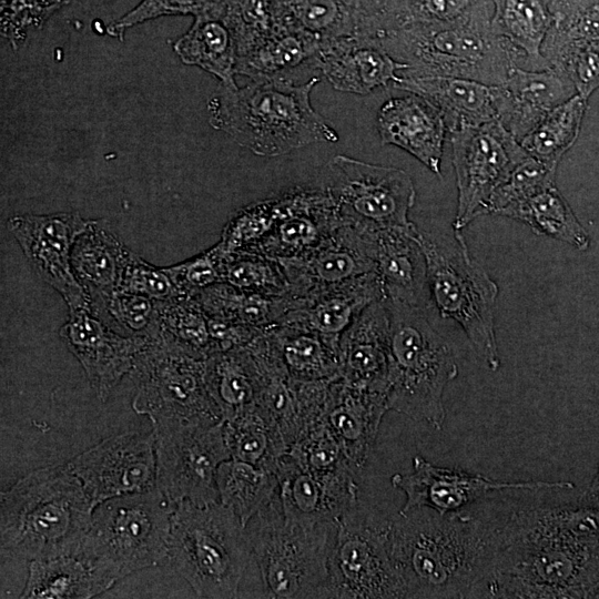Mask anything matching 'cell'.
<instances>
[{"label":"cell","instance_id":"484cf974","mask_svg":"<svg viewBox=\"0 0 599 599\" xmlns=\"http://www.w3.org/2000/svg\"><path fill=\"white\" fill-rule=\"evenodd\" d=\"M377 130L382 144L405 150L441 177L447 128L440 112L428 100L412 92L388 99L378 111Z\"/></svg>","mask_w":599,"mask_h":599},{"label":"cell","instance_id":"7c38bea8","mask_svg":"<svg viewBox=\"0 0 599 599\" xmlns=\"http://www.w3.org/2000/svg\"><path fill=\"white\" fill-rule=\"evenodd\" d=\"M129 376L134 385L132 408L151 422L223 420L206 387L205 359L191 355L161 333L139 352Z\"/></svg>","mask_w":599,"mask_h":599},{"label":"cell","instance_id":"74e56055","mask_svg":"<svg viewBox=\"0 0 599 599\" xmlns=\"http://www.w3.org/2000/svg\"><path fill=\"white\" fill-rule=\"evenodd\" d=\"M494 31L507 40L530 70L549 68L542 44L552 24L550 0H490Z\"/></svg>","mask_w":599,"mask_h":599},{"label":"cell","instance_id":"5bb4252c","mask_svg":"<svg viewBox=\"0 0 599 599\" xmlns=\"http://www.w3.org/2000/svg\"><path fill=\"white\" fill-rule=\"evenodd\" d=\"M324 189L343 224L361 230L406 226L416 191L398 167L335 155L326 165Z\"/></svg>","mask_w":599,"mask_h":599},{"label":"cell","instance_id":"7dc6e473","mask_svg":"<svg viewBox=\"0 0 599 599\" xmlns=\"http://www.w3.org/2000/svg\"><path fill=\"white\" fill-rule=\"evenodd\" d=\"M542 54L550 67L568 77L582 98L588 100L599 88V40L567 42Z\"/></svg>","mask_w":599,"mask_h":599},{"label":"cell","instance_id":"4316f807","mask_svg":"<svg viewBox=\"0 0 599 599\" xmlns=\"http://www.w3.org/2000/svg\"><path fill=\"white\" fill-rule=\"evenodd\" d=\"M405 68L370 37L351 35L324 41L318 52L319 72L337 91L368 94L393 84Z\"/></svg>","mask_w":599,"mask_h":599},{"label":"cell","instance_id":"2e32d148","mask_svg":"<svg viewBox=\"0 0 599 599\" xmlns=\"http://www.w3.org/2000/svg\"><path fill=\"white\" fill-rule=\"evenodd\" d=\"M65 465L81 481L93 507L113 497L158 487L153 430L109 436Z\"/></svg>","mask_w":599,"mask_h":599},{"label":"cell","instance_id":"f907efd6","mask_svg":"<svg viewBox=\"0 0 599 599\" xmlns=\"http://www.w3.org/2000/svg\"><path fill=\"white\" fill-rule=\"evenodd\" d=\"M556 172L557 167L527 155L494 192L487 214L500 215L507 207L554 184Z\"/></svg>","mask_w":599,"mask_h":599},{"label":"cell","instance_id":"44dd1931","mask_svg":"<svg viewBox=\"0 0 599 599\" xmlns=\"http://www.w3.org/2000/svg\"><path fill=\"white\" fill-rule=\"evenodd\" d=\"M276 475L282 511L288 519L336 522L359 504V486L351 469L309 470L285 454L277 464Z\"/></svg>","mask_w":599,"mask_h":599},{"label":"cell","instance_id":"e575fe53","mask_svg":"<svg viewBox=\"0 0 599 599\" xmlns=\"http://www.w3.org/2000/svg\"><path fill=\"white\" fill-rule=\"evenodd\" d=\"M224 10L195 17L190 29L173 43V50L184 64L199 67L220 83L235 87L237 48Z\"/></svg>","mask_w":599,"mask_h":599},{"label":"cell","instance_id":"7a4b0ae2","mask_svg":"<svg viewBox=\"0 0 599 599\" xmlns=\"http://www.w3.org/2000/svg\"><path fill=\"white\" fill-rule=\"evenodd\" d=\"M319 81V77L304 82L251 80L242 88L220 83L207 101L209 123L260 156L334 143L337 132L311 103V92Z\"/></svg>","mask_w":599,"mask_h":599},{"label":"cell","instance_id":"d4e9b609","mask_svg":"<svg viewBox=\"0 0 599 599\" xmlns=\"http://www.w3.org/2000/svg\"><path fill=\"white\" fill-rule=\"evenodd\" d=\"M367 231L385 298L423 308L429 305L426 258L417 226L410 222Z\"/></svg>","mask_w":599,"mask_h":599},{"label":"cell","instance_id":"db71d44e","mask_svg":"<svg viewBox=\"0 0 599 599\" xmlns=\"http://www.w3.org/2000/svg\"><path fill=\"white\" fill-rule=\"evenodd\" d=\"M118 288L164 302L181 295L164 267H158L128 251Z\"/></svg>","mask_w":599,"mask_h":599},{"label":"cell","instance_id":"d6986e66","mask_svg":"<svg viewBox=\"0 0 599 599\" xmlns=\"http://www.w3.org/2000/svg\"><path fill=\"white\" fill-rule=\"evenodd\" d=\"M59 334L103 403L121 379L129 375L136 355L149 341L121 335L90 308L69 311L68 321Z\"/></svg>","mask_w":599,"mask_h":599},{"label":"cell","instance_id":"11a10c76","mask_svg":"<svg viewBox=\"0 0 599 599\" xmlns=\"http://www.w3.org/2000/svg\"><path fill=\"white\" fill-rule=\"evenodd\" d=\"M223 256L224 251L216 243L201 254L164 268L181 295L194 296L200 291L223 282Z\"/></svg>","mask_w":599,"mask_h":599},{"label":"cell","instance_id":"f5cc1de1","mask_svg":"<svg viewBox=\"0 0 599 599\" xmlns=\"http://www.w3.org/2000/svg\"><path fill=\"white\" fill-rule=\"evenodd\" d=\"M224 18L233 32L237 55L250 50L273 29L270 0H229Z\"/></svg>","mask_w":599,"mask_h":599},{"label":"cell","instance_id":"836d02e7","mask_svg":"<svg viewBox=\"0 0 599 599\" xmlns=\"http://www.w3.org/2000/svg\"><path fill=\"white\" fill-rule=\"evenodd\" d=\"M288 376L298 382L339 377V338L287 324L265 329Z\"/></svg>","mask_w":599,"mask_h":599},{"label":"cell","instance_id":"681fc988","mask_svg":"<svg viewBox=\"0 0 599 599\" xmlns=\"http://www.w3.org/2000/svg\"><path fill=\"white\" fill-rule=\"evenodd\" d=\"M287 455L300 467L309 470H352L341 443L324 418L303 432L293 443Z\"/></svg>","mask_w":599,"mask_h":599},{"label":"cell","instance_id":"5b68a950","mask_svg":"<svg viewBox=\"0 0 599 599\" xmlns=\"http://www.w3.org/2000/svg\"><path fill=\"white\" fill-rule=\"evenodd\" d=\"M252 557L246 528L230 508L175 504L166 558L199 598H237Z\"/></svg>","mask_w":599,"mask_h":599},{"label":"cell","instance_id":"ac0fdd59","mask_svg":"<svg viewBox=\"0 0 599 599\" xmlns=\"http://www.w3.org/2000/svg\"><path fill=\"white\" fill-rule=\"evenodd\" d=\"M413 471L396 473L390 477L394 488L402 490L405 504L398 510L405 514L417 508H430L439 514L458 512L477 506L494 491L539 489L556 487L568 481H501L461 469L439 467L420 455L412 459Z\"/></svg>","mask_w":599,"mask_h":599},{"label":"cell","instance_id":"ba28073f","mask_svg":"<svg viewBox=\"0 0 599 599\" xmlns=\"http://www.w3.org/2000/svg\"><path fill=\"white\" fill-rule=\"evenodd\" d=\"M417 237L426 258L430 303L441 317L458 323L485 365L498 370L494 322L497 283L473 258L461 231L436 236L418 229Z\"/></svg>","mask_w":599,"mask_h":599},{"label":"cell","instance_id":"f546056e","mask_svg":"<svg viewBox=\"0 0 599 599\" xmlns=\"http://www.w3.org/2000/svg\"><path fill=\"white\" fill-rule=\"evenodd\" d=\"M301 300L302 304L288 311L278 324L341 337L366 306L385 300V293L377 273L373 271Z\"/></svg>","mask_w":599,"mask_h":599},{"label":"cell","instance_id":"52a82bcc","mask_svg":"<svg viewBox=\"0 0 599 599\" xmlns=\"http://www.w3.org/2000/svg\"><path fill=\"white\" fill-rule=\"evenodd\" d=\"M245 528L265 598H319L328 577L336 522L288 519L276 494Z\"/></svg>","mask_w":599,"mask_h":599},{"label":"cell","instance_id":"83f0119b","mask_svg":"<svg viewBox=\"0 0 599 599\" xmlns=\"http://www.w3.org/2000/svg\"><path fill=\"white\" fill-rule=\"evenodd\" d=\"M339 377L354 386L387 393L389 313L385 300L366 306L339 338Z\"/></svg>","mask_w":599,"mask_h":599},{"label":"cell","instance_id":"c3c4849f","mask_svg":"<svg viewBox=\"0 0 599 599\" xmlns=\"http://www.w3.org/2000/svg\"><path fill=\"white\" fill-rule=\"evenodd\" d=\"M278 196L250 204L234 213L222 232L225 253L250 251L271 231L278 214Z\"/></svg>","mask_w":599,"mask_h":599},{"label":"cell","instance_id":"ffe728a7","mask_svg":"<svg viewBox=\"0 0 599 599\" xmlns=\"http://www.w3.org/2000/svg\"><path fill=\"white\" fill-rule=\"evenodd\" d=\"M290 284L288 295L307 298L375 271L367 230L339 225L308 253L280 260Z\"/></svg>","mask_w":599,"mask_h":599},{"label":"cell","instance_id":"4fadbf2b","mask_svg":"<svg viewBox=\"0 0 599 599\" xmlns=\"http://www.w3.org/2000/svg\"><path fill=\"white\" fill-rule=\"evenodd\" d=\"M155 438L156 485L174 505L219 501L216 473L231 457L224 420L160 419L151 422Z\"/></svg>","mask_w":599,"mask_h":599},{"label":"cell","instance_id":"6da1fadb","mask_svg":"<svg viewBox=\"0 0 599 599\" xmlns=\"http://www.w3.org/2000/svg\"><path fill=\"white\" fill-rule=\"evenodd\" d=\"M390 550L407 598H490L498 546L484 501L458 512H398Z\"/></svg>","mask_w":599,"mask_h":599},{"label":"cell","instance_id":"7bdbcfd3","mask_svg":"<svg viewBox=\"0 0 599 599\" xmlns=\"http://www.w3.org/2000/svg\"><path fill=\"white\" fill-rule=\"evenodd\" d=\"M158 304L164 337L201 359L216 353L209 316L195 296L179 295Z\"/></svg>","mask_w":599,"mask_h":599},{"label":"cell","instance_id":"d6a6232c","mask_svg":"<svg viewBox=\"0 0 599 599\" xmlns=\"http://www.w3.org/2000/svg\"><path fill=\"white\" fill-rule=\"evenodd\" d=\"M128 251L105 220H89L72 247L71 266L90 304L118 288Z\"/></svg>","mask_w":599,"mask_h":599},{"label":"cell","instance_id":"4dcf8cb0","mask_svg":"<svg viewBox=\"0 0 599 599\" xmlns=\"http://www.w3.org/2000/svg\"><path fill=\"white\" fill-rule=\"evenodd\" d=\"M118 581L97 561L79 552L30 561L20 598L88 599Z\"/></svg>","mask_w":599,"mask_h":599},{"label":"cell","instance_id":"8992f818","mask_svg":"<svg viewBox=\"0 0 599 599\" xmlns=\"http://www.w3.org/2000/svg\"><path fill=\"white\" fill-rule=\"evenodd\" d=\"M389 313V410L441 429L447 384L458 375L455 355L423 307L385 298Z\"/></svg>","mask_w":599,"mask_h":599},{"label":"cell","instance_id":"ee69618b","mask_svg":"<svg viewBox=\"0 0 599 599\" xmlns=\"http://www.w3.org/2000/svg\"><path fill=\"white\" fill-rule=\"evenodd\" d=\"M90 311L112 329L124 336L155 338L161 333L158 301L116 288Z\"/></svg>","mask_w":599,"mask_h":599},{"label":"cell","instance_id":"816d5d0a","mask_svg":"<svg viewBox=\"0 0 599 599\" xmlns=\"http://www.w3.org/2000/svg\"><path fill=\"white\" fill-rule=\"evenodd\" d=\"M222 0H141L133 9L109 26L112 37L122 39L125 31L134 26L166 16L194 17L223 11Z\"/></svg>","mask_w":599,"mask_h":599},{"label":"cell","instance_id":"1f68e13d","mask_svg":"<svg viewBox=\"0 0 599 599\" xmlns=\"http://www.w3.org/2000/svg\"><path fill=\"white\" fill-rule=\"evenodd\" d=\"M321 42L312 35L273 26V29L250 50L237 55L235 73L250 80L285 79L319 71Z\"/></svg>","mask_w":599,"mask_h":599},{"label":"cell","instance_id":"ab89813d","mask_svg":"<svg viewBox=\"0 0 599 599\" xmlns=\"http://www.w3.org/2000/svg\"><path fill=\"white\" fill-rule=\"evenodd\" d=\"M500 215L526 223L537 235L562 241L580 251L589 247L590 237L587 231L556 183L507 207Z\"/></svg>","mask_w":599,"mask_h":599},{"label":"cell","instance_id":"3957f363","mask_svg":"<svg viewBox=\"0 0 599 599\" xmlns=\"http://www.w3.org/2000/svg\"><path fill=\"white\" fill-rule=\"evenodd\" d=\"M93 508L65 464L30 471L0 494L1 555L33 561L79 552Z\"/></svg>","mask_w":599,"mask_h":599},{"label":"cell","instance_id":"8fae6325","mask_svg":"<svg viewBox=\"0 0 599 599\" xmlns=\"http://www.w3.org/2000/svg\"><path fill=\"white\" fill-rule=\"evenodd\" d=\"M393 519L359 502L336 521L319 598H407L390 550Z\"/></svg>","mask_w":599,"mask_h":599},{"label":"cell","instance_id":"603a6c76","mask_svg":"<svg viewBox=\"0 0 599 599\" xmlns=\"http://www.w3.org/2000/svg\"><path fill=\"white\" fill-rule=\"evenodd\" d=\"M385 393L331 380L324 420L341 443L356 476L367 466L382 419L388 412Z\"/></svg>","mask_w":599,"mask_h":599},{"label":"cell","instance_id":"f6af8a7d","mask_svg":"<svg viewBox=\"0 0 599 599\" xmlns=\"http://www.w3.org/2000/svg\"><path fill=\"white\" fill-rule=\"evenodd\" d=\"M222 274L223 282L241 290L276 296L290 293L281 262L257 252H224Z\"/></svg>","mask_w":599,"mask_h":599},{"label":"cell","instance_id":"f1b7e54d","mask_svg":"<svg viewBox=\"0 0 599 599\" xmlns=\"http://www.w3.org/2000/svg\"><path fill=\"white\" fill-rule=\"evenodd\" d=\"M393 87L428 100L449 133L498 120L497 85L449 77H398Z\"/></svg>","mask_w":599,"mask_h":599},{"label":"cell","instance_id":"bcb514c9","mask_svg":"<svg viewBox=\"0 0 599 599\" xmlns=\"http://www.w3.org/2000/svg\"><path fill=\"white\" fill-rule=\"evenodd\" d=\"M483 0H389L378 20V38L413 23L455 20Z\"/></svg>","mask_w":599,"mask_h":599},{"label":"cell","instance_id":"f35d334b","mask_svg":"<svg viewBox=\"0 0 599 599\" xmlns=\"http://www.w3.org/2000/svg\"><path fill=\"white\" fill-rule=\"evenodd\" d=\"M224 438L233 458L276 471L288 446L272 418L254 404L224 419Z\"/></svg>","mask_w":599,"mask_h":599},{"label":"cell","instance_id":"277c9868","mask_svg":"<svg viewBox=\"0 0 599 599\" xmlns=\"http://www.w3.org/2000/svg\"><path fill=\"white\" fill-rule=\"evenodd\" d=\"M493 3L483 0L459 18L413 23L377 39L405 68L398 77H449L501 84L521 54L491 26Z\"/></svg>","mask_w":599,"mask_h":599},{"label":"cell","instance_id":"b9f144b4","mask_svg":"<svg viewBox=\"0 0 599 599\" xmlns=\"http://www.w3.org/2000/svg\"><path fill=\"white\" fill-rule=\"evenodd\" d=\"M587 101L576 93L552 109L519 141L526 153L558 167L561 158L579 135Z\"/></svg>","mask_w":599,"mask_h":599},{"label":"cell","instance_id":"d590c367","mask_svg":"<svg viewBox=\"0 0 599 599\" xmlns=\"http://www.w3.org/2000/svg\"><path fill=\"white\" fill-rule=\"evenodd\" d=\"M260 366L247 346L217 352L205 359L207 390L223 420L256 403Z\"/></svg>","mask_w":599,"mask_h":599},{"label":"cell","instance_id":"9a60e30c","mask_svg":"<svg viewBox=\"0 0 599 599\" xmlns=\"http://www.w3.org/2000/svg\"><path fill=\"white\" fill-rule=\"evenodd\" d=\"M450 143L458 191L453 230L461 231L487 215L494 192L528 154L498 120L460 128Z\"/></svg>","mask_w":599,"mask_h":599},{"label":"cell","instance_id":"9f6ffc18","mask_svg":"<svg viewBox=\"0 0 599 599\" xmlns=\"http://www.w3.org/2000/svg\"><path fill=\"white\" fill-rule=\"evenodd\" d=\"M583 495L590 499L599 501V461L597 465L596 473L588 488L583 491Z\"/></svg>","mask_w":599,"mask_h":599},{"label":"cell","instance_id":"9c48e42d","mask_svg":"<svg viewBox=\"0 0 599 599\" xmlns=\"http://www.w3.org/2000/svg\"><path fill=\"white\" fill-rule=\"evenodd\" d=\"M158 488L106 499L93 508L81 551L116 581L167 556L174 510Z\"/></svg>","mask_w":599,"mask_h":599},{"label":"cell","instance_id":"7402d4cb","mask_svg":"<svg viewBox=\"0 0 599 599\" xmlns=\"http://www.w3.org/2000/svg\"><path fill=\"white\" fill-rule=\"evenodd\" d=\"M278 203L271 231L250 251L278 261L297 257L317 247L343 224L324 187L291 190L278 196Z\"/></svg>","mask_w":599,"mask_h":599},{"label":"cell","instance_id":"60d3db41","mask_svg":"<svg viewBox=\"0 0 599 599\" xmlns=\"http://www.w3.org/2000/svg\"><path fill=\"white\" fill-rule=\"evenodd\" d=\"M216 488L219 501L246 527L277 494L278 479L274 470L230 457L217 469Z\"/></svg>","mask_w":599,"mask_h":599},{"label":"cell","instance_id":"e0dca14e","mask_svg":"<svg viewBox=\"0 0 599 599\" xmlns=\"http://www.w3.org/2000/svg\"><path fill=\"white\" fill-rule=\"evenodd\" d=\"M88 224L74 212L16 214L6 224L34 273L62 296L69 311L90 308L71 266L72 247Z\"/></svg>","mask_w":599,"mask_h":599},{"label":"cell","instance_id":"cb8c5ba5","mask_svg":"<svg viewBox=\"0 0 599 599\" xmlns=\"http://www.w3.org/2000/svg\"><path fill=\"white\" fill-rule=\"evenodd\" d=\"M497 88L498 121L518 141L577 93L568 77L555 67L530 70L515 65Z\"/></svg>","mask_w":599,"mask_h":599},{"label":"cell","instance_id":"30bf717a","mask_svg":"<svg viewBox=\"0 0 599 599\" xmlns=\"http://www.w3.org/2000/svg\"><path fill=\"white\" fill-rule=\"evenodd\" d=\"M497 545L490 598H599V541Z\"/></svg>","mask_w":599,"mask_h":599},{"label":"cell","instance_id":"8d00e7d4","mask_svg":"<svg viewBox=\"0 0 599 599\" xmlns=\"http://www.w3.org/2000/svg\"><path fill=\"white\" fill-rule=\"evenodd\" d=\"M194 296L209 317L260 331L278 324L288 311L298 305V298L291 295L245 291L225 282L211 285Z\"/></svg>","mask_w":599,"mask_h":599}]
</instances>
